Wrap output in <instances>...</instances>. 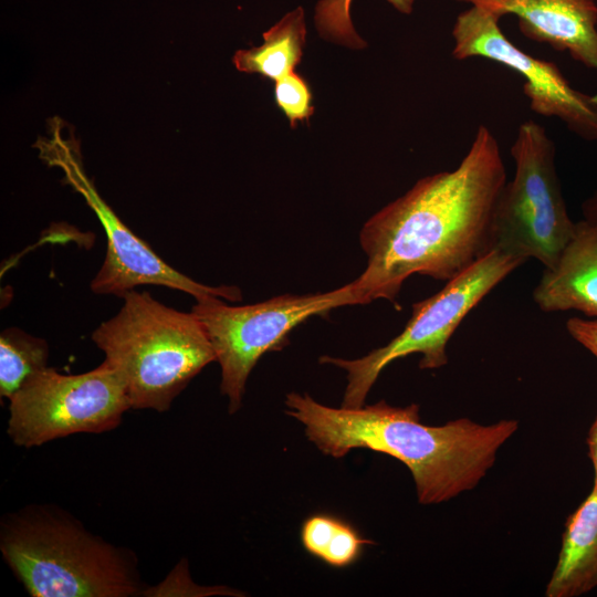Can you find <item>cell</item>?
Here are the masks:
<instances>
[{
	"label": "cell",
	"mask_w": 597,
	"mask_h": 597,
	"mask_svg": "<svg viewBox=\"0 0 597 597\" xmlns=\"http://www.w3.org/2000/svg\"><path fill=\"white\" fill-rule=\"evenodd\" d=\"M116 315L92 339L119 375L133 409L168 410L174 399L216 360L207 333L190 312H180L148 292L130 290Z\"/></svg>",
	"instance_id": "obj_4"
},
{
	"label": "cell",
	"mask_w": 597,
	"mask_h": 597,
	"mask_svg": "<svg viewBox=\"0 0 597 597\" xmlns=\"http://www.w3.org/2000/svg\"><path fill=\"white\" fill-rule=\"evenodd\" d=\"M587 444H588V455L590 458V461L593 463L594 468V484L597 485V418L593 422L588 437H587Z\"/></svg>",
	"instance_id": "obj_21"
},
{
	"label": "cell",
	"mask_w": 597,
	"mask_h": 597,
	"mask_svg": "<svg viewBox=\"0 0 597 597\" xmlns=\"http://www.w3.org/2000/svg\"><path fill=\"white\" fill-rule=\"evenodd\" d=\"M544 312L576 310L597 317V229L584 219L575 222L572 238L533 291Z\"/></svg>",
	"instance_id": "obj_12"
},
{
	"label": "cell",
	"mask_w": 597,
	"mask_h": 597,
	"mask_svg": "<svg viewBox=\"0 0 597 597\" xmlns=\"http://www.w3.org/2000/svg\"><path fill=\"white\" fill-rule=\"evenodd\" d=\"M566 328L574 339L597 358V318L584 320L573 317L566 322Z\"/></svg>",
	"instance_id": "obj_20"
},
{
	"label": "cell",
	"mask_w": 597,
	"mask_h": 597,
	"mask_svg": "<svg viewBox=\"0 0 597 597\" xmlns=\"http://www.w3.org/2000/svg\"><path fill=\"white\" fill-rule=\"evenodd\" d=\"M275 102L291 126L307 119L314 112L312 93L305 80L294 71L275 81Z\"/></svg>",
	"instance_id": "obj_17"
},
{
	"label": "cell",
	"mask_w": 597,
	"mask_h": 597,
	"mask_svg": "<svg viewBox=\"0 0 597 597\" xmlns=\"http://www.w3.org/2000/svg\"><path fill=\"white\" fill-rule=\"evenodd\" d=\"M9 401L7 432L23 448L113 430L132 408L123 380L105 360L77 375L46 367L30 376Z\"/></svg>",
	"instance_id": "obj_8"
},
{
	"label": "cell",
	"mask_w": 597,
	"mask_h": 597,
	"mask_svg": "<svg viewBox=\"0 0 597 597\" xmlns=\"http://www.w3.org/2000/svg\"><path fill=\"white\" fill-rule=\"evenodd\" d=\"M495 15L513 14L527 39L567 51L597 71V3L595 0H454Z\"/></svg>",
	"instance_id": "obj_11"
},
{
	"label": "cell",
	"mask_w": 597,
	"mask_h": 597,
	"mask_svg": "<svg viewBox=\"0 0 597 597\" xmlns=\"http://www.w3.org/2000/svg\"><path fill=\"white\" fill-rule=\"evenodd\" d=\"M584 220L597 229V189L582 205Z\"/></svg>",
	"instance_id": "obj_22"
},
{
	"label": "cell",
	"mask_w": 597,
	"mask_h": 597,
	"mask_svg": "<svg viewBox=\"0 0 597 597\" xmlns=\"http://www.w3.org/2000/svg\"><path fill=\"white\" fill-rule=\"evenodd\" d=\"M286 413L300 421L307 439L326 455L342 458L366 448L394 457L411 472L420 504H439L474 489L494 465L500 448L519 421L482 425L460 418L441 426L422 423L416 404L381 400L356 408H333L310 395L290 392Z\"/></svg>",
	"instance_id": "obj_2"
},
{
	"label": "cell",
	"mask_w": 597,
	"mask_h": 597,
	"mask_svg": "<svg viewBox=\"0 0 597 597\" xmlns=\"http://www.w3.org/2000/svg\"><path fill=\"white\" fill-rule=\"evenodd\" d=\"M501 17L478 7L458 14L452 28V56L463 61L482 57L519 73L531 109L555 117L583 139L597 142V95L572 87L549 61L534 57L512 43L500 28Z\"/></svg>",
	"instance_id": "obj_10"
},
{
	"label": "cell",
	"mask_w": 597,
	"mask_h": 597,
	"mask_svg": "<svg viewBox=\"0 0 597 597\" xmlns=\"http://www.w3.org/2000/svg\"><path fill=\"white\" fill-rule=\"evenodd\" d=\"M48 343L18 327L0 335V396L8 400L33 374L48 367Z\"/></svg>",
	"instance_id": "obj_15"
},
{
	"label": "cell",
	"mask_w": 597,
	"mask_h": 597,
	"mask_svg": "<svg viewBox=\"0 0 597 597\" xmlns=\"http://www.w3.org/2000/svg\"><path fill=\"white\" fill-rule=\"evenodd\" d=\"M260 46L239 50L233 56L234 66L244 73H256L277 81L293 72L300 63L306 39L304 11L301 7L286 13L263 33Z\"/></svg>",
	"instance_id": "obj_14"
},
{
	"label": "cell",
	"mask_w": 597,
	"mask_h": 597,
	"mask_svg": "<svg viewBox=\"0 0 597 597\" xmlns=\"http://www.w3.org/2000/svg\"><path fill=\"white\" fill-rule=\"evenodd\" d=\"M34 147L48 165L63 171L66 182L83 196L104 228L106 256L92 280L91 290L94 293L122 297L138 285L153 284L186 292L196 300L216 295L229 301H241L242 294L237 286H209L196 282L166 263L134 234L98 195L84 171L77 142L62 136L59 119L52 121L50 136L39 138Z\"/></svg>",
	"instance_id": "obj_9"
},
{
	"label": "cell",
	"mask_w": 597,
	"mask_h": 597,
	"mask_svg": "<svg viewBox=\"0 0 597 597\" xmlns=\"http://www.w3.org/2000/svg\"><path fill=\"white\" fill-rule=\"evenodd\" d=\"M370 541L362 537L348 523L339 520L321 559L333 567H347L355 563L363 552V547Z\"/></svg>",
	"instance_id": "obj_19"
},
{
	"label": "cell",
	"mask_w": 597,
	"mask_h": 597,
	"mask_svg": "<svg viewBox=\"0 0 597 597\" xmlns=\"http://www.w3.org/2000/svg\"><path fill=\"white\" fill-rule=\"evenodd\" d=\"M505 182L498 139L480 125L457 168L421 178L363 226L367 262L354 280L363 304H396L412 274L447 282L494 250L493 214Z\"/></svg>",
	"instance_id": "obj_1"
},
{
	"label": "cell",
	"mask_w": 597,
	"mask_h": 597,
	"mask_svg": "<svg viewBox=\"0 0 597 597\" xmlns=\"http://www.w3.org/2000/svg\"><path fill=\"white\" fill-rule=\"evenodd\" d=\"M0 551L32 597H132L146 588L129 549L56 506L29 505L6 515Z\"/></svg>",
	"instance_id": "obj_3"
},
{
	"label": "cell",
	"mask_w": 597,
	"mask_h": 597,
	"mask_svg": "<svg viewBox=\"0 0 597 597\" xmlns=\"http://www.w3.org/2000/svg\"><path fill=\"white\" fill-rule=\"evenodd\" d=\"M235 595L227 587H203L195 584L189 575L186 559H181L166 576L155 586L146 587L142 596L146 597H185L207 595Z\"/></svg>",
	"instance_id": "obj_18"
},
{
	"label": "cell",
	"mask_w": 597,
	"mask_h": 597,
	"mask_svg": "<svg viewBox=\"0 0 597 597\" xmlns=\"http://www.w3.org/2000/svg\"><path fill=\"white\" fill-rule=\"evenodd\" d=\"M353 0H320L315 7L314 21L318 33L331 41L349 48L360 49L366 45L356 33L352 18ZM400 13L410 14L415 0H387Z\"/></svg>",
	"instance_id": "obj_16"
},
{
	"label": "cell",
	"mask_w": 597,
	"mask_h": 597,
	"mask_svg": "<svg viewBox=\"0 0 597 597\" xmlns=\"http://www.w3.org/2000/svg\"><path fill=\"white\" fill-rule=\"evenodd\" d=\"M515 172L498 198L493 214L494 249L554 266L573 235L556 170V146L546 129L523 122L511 146Z\"/></svg>",
	"instance_id": "obj_6"
},
{
	"label": "cell",
	"mask_w": 597,
	"mask_h": 597,
	"mask_svg": "<svg viewBox=\"0 0 597 597\" xmlns=\"http://www.w3.org/2000/svg\"><path fill=\"white\" fill-rule=\"evenodd\" d=\"M597 587V485L565 522L546 597H576Z\"/></svg>",
	"instance_id": "obj_13"
},
{
	"label": "cell",
	"mask_w": 597,
	"mask_h": 597,
	"mask_svg": "<svg viewBox=\"0 0 597 597\" xmlns=\"http://www.w3.org/2000/svg\"><path fill=\"white\" fill-rule=\"evenodd\" d=\"M522 256L492 250L459 275L446 282L434 295L412 305L404 331L387 345L358 359L323 356L347 373L343 407L364 406L380 373L390 363L410 354H420L421 369H436L448 363L447 344L463 318L509 274L525 263Z\"/></svg>",
	"instance_id": "obj_5"
},
{
	"label": "cell",
	"mask_w": 597,
	"mask_h": 597,
	"mask_svg": "<svg viewBox=\"0 0 597 597\" xmlns=\"http://www.w3.org/2000/svg\"><path fill=\"white\" fill-rule=\"evenodd\" d=\"M196 301L191 312L202 324L220 364V390L229 399L230 413L241 407L248 377L260 357L286 344L293 328L333 308L363 304L354 281L325 293L284 294L243 306L228 305L216 295Z\"/></svg>",
	"instance_id": "obj_7"
}]
</instances>
